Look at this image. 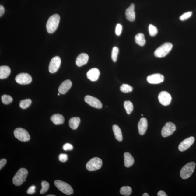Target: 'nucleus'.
Here are the masks:
<instances>
[{
  "mask_svg": "<svg viewBox=\"0 0 196 196\" xmlns=\"http://www.w3.org/2000/svg\"><path fill=\"white\" fill-rule=\"evenodd\" d=\"M60 20L59 15L55 14L52 15L49 18L46 24L47 31L49 33H52L57 30Z\"/></svg>",
  "mask_w": 196,
  "mask_h": 196,
  "instance_id": "f257e3e1",
  "label": "nucleus"
},
{
  "mask_svg": "<svg viewBox=\"0 0 196 196\" xmlns=\"http://www.w3.org/2000/svg\"><path fill=\"white\" fill-rule=\"evenodd\" d=\"M149 31L150 35L152 37L155 36L158 33L157 28L152 24H150L149 26Z\"/></svg>",
  "mask_w": 196,
  "mask_h": 196,
  "instance_id": "473e14b6",
  "label": "nucleus"
},
{
  "mask_svg": "<svg viewBox=\"0 0 196 196\" xmlns=\"http://www.w3.org/2000/svg\"><path fill=\"white\" fill-rule=\"evenodd\" d=\"M157 195L158 196H167L166 195V193L163 190H161V191H159L158 192L157 194Z\"/></svg>",
  "mask_w": 196,
  "mask_h": 196,
  "instance_id": "ea45409f",
  "label": "nucleus"
},
{
  "mask_svg": "<svg viewBox=\"0 0 196 196\" xmlns=\"http://www.w3.org/2000/svg\"><path fill=\"white\" fill-rule=\"evenodd\" d=\"M84 100L86 103L94 108L97 109L102 108L103 105L101 102L96 98L87 95L85 97Z\"/></svg>",
  "mask_w": 196,
  "mask_h": 196,
  "instance_id": "f8f14e48",
  "label": "nucleus"
},
{
  "mask_svg": "<svg viewBox=\"0 0 196 196\" xmlns=\"http://www.w3.org/2000/svg\"><path fill=\"white\" fill-rule=\"evenodd\" d=\"M121 91L124 93H128L132 91L133 88L132 86L127 84H123L120 86Z\"/></svg>",
  "mask_w": 196,
  "mask_h": 196,
  "instance_id": "c85d7f7f",
  "label": "nucleus"
},
{
  "mask_svg": "<svg viewBox=\"0 0 196 196\" xmlns=\"http://www.w3.org/2000/svg\"><path fill=\"white\" fill-rule=\"evenodd\" d=\"M51 120L55 125H59L63 124L65 122V118L63 116L59 114H54L51 117Z\"/></svg>",
  "mask_w": 196,
  "mask_h": 196,
  "instance_id": "412c9836",
  "label": "nucleus"
},
{
  "mask_svg": "<svg viewBox=\"0 0 196 196\" xmlns=\"http://www.w3.org/2000/svg\"><path fill=\"white\" fill-rule=\"evenodd\" d=\"M122 30V26L121 24H117L115 32L117 35L120 36L121 34Z\"/></svg>",
  "mask_w": 196,
  "mask_h": 196,
  "instance_id": "c9c22d12",
  "label": "nucleus"
},
{
  "mask_svg": "<svg viewBox=\"0 0 196 196\" xmlns=\"http://www.w3.org/2000/svg\"><path fill=\"white\" fill-rule=\"evenodd\" d=\"M15 137L22 142H27L30 139V135L26 130L21 128H17L14 131Z\"/></svg>",
  "mask_w": 196,
  "mask_h": 196,
  "instance_id": "0eeeda50",
  "label": "nucleus"
},
{
  "mask_svg": "<svg viewBox=\"0 0 196 196\" xmlns=\"http://www.w3.org/2000/svg\"><path fill=\"white\" fill-rule=\"evenodd\" d=\"M143 196H149V195L148 193H145L143 195Z\"/></svg>",
  "mask_w": 196,
  "mask_h": 196,
  "instance_id": "79ce46f5",
  "label": "nucleus"
},
{
  "mask_svg": "<svg viewBox=\"0 0 196 196\" xmlns=\"http://www.w3.org/2000/svg\"><path fill=\"white\" fill-rule=\"evenodd\" d=\"M192 15L191 11H189V12L185 13L180 17V19L181 21L185 20L190 18L191 16Z\"/></svg>",
  "mask_w": 196,
  "mask_h": 196,
  "instance_id": "72a5a7b5",
  "label": "nucleus"
},
{
  "mask_svg": "<svg viewBox=\"0 0 196 196\" xmlns=\"http://www.w3.org/2000/svg\"><path fill=\"white\" fill-rule=\"evenodd\" d=\"M59 161L62 163H65L68 159V156L67 154H61L59 156Z\"/></svg>",
  "mask_w": 196,
  "mask_h": 196,
  "instance_id": "f704fd0d",
  "label": "nucleus"
},
{
  "mask_svg": "<svg viewBox=\"0 0 196 196\" xmlns=\"http://www.w3.org/2000/svg\"><path fill=\"white\" fill-rule=\"evenodd\" d=\"M196 164L194 162H190L182 167L180 171V176L183 179H188L191 176L194 170Z\"/></svg>",
  "mask_w": 196,
  "mask_h": 196,
  "instance_id": "20e7f679",
  "label": "nucleus"
},
{
  "mask_svg": "<svg viewBox=\"0 0 196 196\" xmlns=\"http://www.w3.org/2000/svg\"><path fill=\"white\" fill-rule=\"evenodd\" d=\"M176 130V127L174 123L167 122L163 127L161 135L163 137H167L172 135Z\"/></svg>",
  "mask_w": 196,
  "mask_h": 196,
  "instance_id": "6e6552de",
  "label": "nucleus"
},
{
  "mask_svg": "<svg viewBox=\"0 0 196 196\" xmlns=\"http://www.w3.org/2000/svg\"><path fill=\"white\" fill-rule=\"evenodd\" d=\"M28 174V171L27 169L22 168L16 173L13 178L12 182L15 185L19 186L26 182V179Z\"/></svg>",
  "mask_w": 196,
  "mask_h": 196,
  "instance_id": "f03ea898",
  "label": "nucleus"
},
{
  "mask_svg": "<svg viewBox=\"0 0 196 196\" xmlns=\"http://www.w3.org/2000/svg\"><path fill=\"white\" fill-rule=\"evenodd\" d=\"M32 103L31 100L30 99H26L22 100L20 101L19 106L23 109H25L29 107Z\"/></svg>",
  "mask_w": 196,
  "mask_h": 196,
  "instance_id": "cd10ccee",
  "label": "nucleus"
},
{
  "mask_svg": "<svg viewBox=\"0 0 196 196\" xmlns=\"http://www.w3.org/2000/svg\"><path fill=\"white\" fill-rule=\"evenodd\" d=\"M148 127V121L146 119L144 118H141L138 124L139 134L142 135H144L146 133Z\"/></svg>",
  "mask_w": 196,
  "mask_h": 196,
  "instance_id": "2eb2a0df",
  "label": "nucleus"
},
{
  "mask_svg": "<svg viewBox=\"0 0 196 196\" xmlns=\"http://www.w3.org/2000/svg\"><path fill=\"white\" fill-rule=\"evenodd\" d=\"M41 184L42 188L40 190V193L43 194L48 191L49 187H50V184L46 181H43L41 182Z\"/></svg>",
  "mask_w": 196,
  "mask_h": 196,
  "instance_id": "c756f323",
  "label": "nucleus"
},
{
  "mask_svg": "<svg viewBox=\"0 0 196 196\" xmlns=\"http://www.w3.org/2000/svg\"><path fill=\"white\" fill-rule=\"evenodd\" d=\"M13 101V99L10 95H5L2 96V101L5 104H10Z\"/></svg>",
  "mask_w": 196,
  "mask_h": 196,
  "instance_id": "7c9ffc66",
  "label": "nucleus"
},
{
  "mask_svg": "<svg viewBox=\"0 0 196 196\" xmlns=\"http://www.w3.org/2000/svg\"><path fill=\"white\" fill-rule=\"evenodd\" d=\"M63 149L65 151H71L73 149V146L69 143H66L64 145L63 147Z\"/></svg>",
  "mask_w": 196,
  "mask_h": 196,
  "instance_id": "e433bc0d",
  "label": "nucleus"
},
{
  "mask_svg": "<svg viewBox=\"0 0 196 196\" xmlns=\"http://www.w3.org/2000/svg\"><path fill=\"white\" fill-rule=\"evenodd\" d=\"M113 131H114L115 137L117 140L118 141H122L123 137L121 130L120 129L119 127L116 125H114L113 126Z\"/></svg>",
  "mask_w": 196,
  "mask_h": 196,
  "instance_id": "5701e85b",
  "label": "nucleus"
},
{
  "mask_svg": "<svg viewBox=\"0 0 196 196\" xmlns=\"http://www.w3.org/2000/svg\"><path fill=\"white\" fill-rule=\"evenodd\" d=\"M5 12V9L2 5H0V16H1Z\"/></svg>",
  "mask_w": 196,
  "mask_h": 196,
  "instance_id": "a19ab883",
  "label": "nucleus"
},
{
  "mask_svg": "<svg viewBox=\"0 0 196 196\" xmlns=\"http://www.w3.org/2000/svg\"><path fill=\"white\" fill-rule=\"evenodd\" d=\"M72 86V82L69 80H66L60 85L59 86V92L60 93L65 94L70 89Z\"/></svg>",
  "mask_w": 196,
  "mask_h": 196,
  "instance_id": "a211bd4d",
  "label": "nucleus"
},
{
  "mask_svg": "<svg viewBox=\"0 0 196 196\" xmlns=\"http://www.w3.org/2000/svg\"><path fill=\"white\" fill-rule=\"evenodd\" d=\"M89 56L87 54H81L77 57L76 59V65L79 67L82 66L87 63Z\"/></svg>",
  "mask_w": 196,
  "mask_h": 196,
  "instance_id": "6ab92c4d",
  "label": "nucleus"
},
{
  "mask_svg": "<svg viewBox=\"0 0 196 196\" xmlns=\"http://www.w3.org/2000/svg\"><path fill=\"white\" fill-rule=\"evenodd\" d=\"M141 116H143V114L141 115Z\"/></svg>",
  "mask_w": 196,
  "mask_h": 196,
  "instance_id": "a18cd8bd",
  "label": "nucleus"
},
{
  "mask_svg": "<svg viewBox=\"0 0 196 196\" xmlns=\"http://www.w3.org/2000/svg\"><path fill=\"white\" fill-rule=\"evenodd\" d=\"M103 164L102 160L99 158L95 157L89 161L86 165L87 170L94 171L100 169Z\"/></svg>",
  "mask_w": 196,
  "mask_h": 196,
  "instance_id": "423d86ee",
  "label": "nucleus"
},
{
  "mask_svg": "<svg viewBox=\"0 0 196 196\" xmlns=\"http://www.w3.org/2000/svg\"><path fill=\"white\" fill-rule=\"evenodd\" d=\"M58 96H60V93H58Z\"/></svg>",
  "mask_w": 196,
  "mask_h": 196,
  "instance_id": "c03bdc74",
  "label": "nucleus"
},
{
  "mask_svg": "<svg viewBox=\"0 0 196 196\" xmlns=\"http://www.w3.org/2000/svg\"><path fill=\"white\" fill-rule=\"evenodd\" d=\"M100 72L99 69L93 68L89 70L86 74L87 78L92 82H95L99 79Z\"/></svg>",
  "mask_w": 196,
  "mask_h": 196,
  "instance_id": "f3484780",
  "label": "nucleus"
},
{
  "mask_svg": "<svg viewBox=\"0 0 196 196\" xmlns=\"http://www.w3.org/2000/svg\"><path fill=\"white\" fill-rule=\"evenodd\" d=\"M118 53L119 49L117 47H114L112 52V59L114 62H116L117 60Z\"/></svg>",
  "mask_w": 196,
  "mask_h": 196,
  "instance_id": "2f4dec72",
  "label": "nucleus"
},
{
  "mask_svg": "<svg viewBox=\"0 0 196 196\" xmlns=\"http://www.w3.org/2000/svg\"><path fill=\"white\" fill-rule=\"evenodd\" d=\"M7 163V160L5 159H2L0 161V169H1L5 166Z\"/></svg>",
  "mask_w": 196,
  "mask_h": 196,
  "instance_id": "58836bf2",
  "label": "nucleus"
},
{
  "mask_svg": "<svg viewBox=\"0 0 196 196\" xmlns=\"http://www.w3.org/2000/svg\"><path fill=\"white\" fill-rule=\"evenodd\" d=\"M55 195H47V196H55Z\"/></svg>",
  "mask_w": 196,
  "mask_h": 196,
  "instance_id": "37998d69",
  "label": "nucleus"
},
{
  "mask_svg": "<svg viewBox=\"0 0 196 196\" xmlns=\"http://www.w3.org/2000/svg\"><path fill=\"white\" fill-rule=\"evenodd\" d=\"M173 48V44L170 43L166 42L162 44L154 52V55L156 57L163 58L166 56Z\"/></svg>",
  "mask_w": 196,
  "mask_h": 196,
  "instance_id": "7ed1b4c3",
  "label": "nucleus"
},
{
  "mask_svg": "<svg viewBox=\"0 0 196 196\" xmlns=\"http://www.w3.org/2000/svg\"><path fill=\"white\" fill-rule=\"evenodd\" d=\"M158 99L159 103L163 106H167L170 104L172 99L170 94L166 91L160 92Z\"/></svg>",
  "mask_w": 196,
  "mask_h": 196,
  "instance_id": "9b49d317",
  "label": "nucleus"
},
{
  "mask_svg": "<svg viewBox=\"0 0 196 196\" xmlns=\"http://www.w3.org/2000/svg\"><path fill=\"white\" fill-rule=\"evenodd\" d=\"M61 59L59 56H56L51 60L49 66V71L51 73H55L59 69L61 64Z\"/></svg>",
  "mask_w": 196,
  "mask_h": 196,
  "instance_id": "9d476101",
  "label": "nucleus"
},
{
  "mask_svg": "<svg viewBox=\"0 0 196 196\" xmlns=\"http://www.w3.org/2000/svg\"><path fill=\"white\" fill-rule=\"evenodd\" d=\"M134 4H131L127 9L125 11V16L127 19L131 22H133L135 19V11Z\"/></svg>",
  "mask_w": 196,
  "mask_h": 196,
  "instance_id": "dca6fc26",
  "label": "nucleus"
},
{
  "mask_svg": "<svg viewBox=\"0 0 196 196\" xmlns=\"http://www.w3.org/2000/svg\"><path fill=\"white\" fill-rule=\"evenodd\" d=\"M54 184L60 191L66 195H69L72 194L73 193L72 188L67 183L57 180L54 182Z\"/></svg>",
  "mask_w": 196,
  "mask_h": 196,
  "instance_id": "39448f33",
  "label": "nucleus"
},
{
  "mask_svg": "<svg viewBox=\"0 0 196 196\" xmlns=\"http://www.w3.org/2000/svg\"><path fill=\"white\" fill-rule=\"evenodd\" d=\"M124 164L127 167H129L134 163V159L131 154L128 152H126L124 154Z\"/></svg>",
  "mask_w": 196,
  "mask_h": 196,
  "instance_id": "aec40b11",
  "label": "nucleus"
},
{
  "mask_svg": "<svg viewBox=\"0 0 196 196\" xmlns=\"http://www.w3.org/2000/svg\"><path fill=\"white\" fill-rule=\"evenodd\" d=\"M135 42L141 46H144L146 43L145 36L142 33H139L135 37Z\"/></svg>",
  "mask_w": 196,
  "mask_h": 196,
  "instance_id": "b1692460",
  "label": "nucleus"
},
{
  "mask_svg": "<svg viewBox=\"0 0 196 196\" xmlns=\"http://www.w3.org/2000/svg\"><path fill=\"white\" fill-rule=\"evenodd\" d=\"M36 186L33 185L30 186L27 190V193L29 194H32L35 193Z\"/></svg>",
  "mask_w": 196,
  "mask_h": 196,
  "instance_id": "4c0bfd02",
  "label": "nucleus"
},
{
  "mask_svg": "<svg viewBox=\"0 0 196 196\" xmlns=\"http://www.w3.org/2000/svg\"><path fill=\"white\" fill-rule=\"evenodd\" d=\"M10 73V68L7 66H2L0 67V79H3L7 78Z\"/></svg>",
  "mask_w": 196,
  "mask_h": 196,
  "instance_id": "4be33fe9",
  "label": "nucleus"
},
{
  "mask_svg": "<svg viewBox=\"0 0 196 196\" xmlns=\"http://www.w3.org/2000/svg\"><path fill=\"white\" fill-rule=\"evenodd\" d=\"M80 122V118L78 117L72 118L69 121V126L72 129L75 130L78 128Z\"/></svg>",
  "mask_w": 196,
  "mask_h": 196,
  "instance_id": "393cba45",
  "label": "nucleus"
},
{
  "mask_svg": "<svg viewBox=\"0 0 196 196\" xmlns=\"http://www.w3.org/2000/svg\"><path fill=\"white\" fill-rule=\"evenodd\" d=\"M16 80L18 83L20 84H28L31 82L32 78L28 73H22L17 75Z\"/></svg>",
  "mask_w": 196,
  "mask_h": 196,
  "instance_id": "1a4fd4ad",
  "label": "nucleus"
},
{
  "mask_svg": "<svg viewBox=\"0 0 196 196\" xmlns=\"http://www.w3.org/2000/svg\"><path fill=\"white\" fill-rule=\"evenodd\" d=\"M120 193L121 195L125 196H130L132 193V189L129 186H124L121 188Z\"/></svg>",
  "mask_w": 196,
  "mask_h": 196,
  "instance_id": "bb28decb",
  "label": "nucleus"
},
{
  "mask_svg": "<svg viewBox=\"0 0 196 196\" xmlns=\"http://www.w3.org/2000/svg\"><path fill=\"white\" fill-rule=\"evenodd\" d=\"M164 78L163 75L159 73H155L147 77V80L151 84H158L163 82Z\"/></svg>",
  "mask_w": 196,
  "mask_h": 196,
  "instance_id": "4468645a",
  "label": "nucleus"
},
{
  "mask_svg": "<svg viewBox=\"0 0 196 196\" xmlns=\"http://www.w3.org/2000/svg\"><path fill=\"white\" fill-rule=\"evenodd\" d=\"M124 105L127 114H131L133 110L132 103L129 101H125L124 102Z\"/></svg>",
  "mask_w": 196,
  "mask_h": 196,
  "instance_id": "a878e982",
  "label": "nucleus"
},
{
  "mask_svg": "<svg viewBox=\"0 0 196 196\" xmlns=\"http://www.w3.org/2000/svg\"><path fill=\"white\" fill-rule=\"evenodd\" d=\"M194 141L195 138L193 137H190L184 139L179 145V150L180 152H184L188 149L194 144Z\"/></svg>",
  "mask_w": 196,
  "mask_h": 196,
  "instance_id": "ddd939ff",
  "label": "nucleus"
}]
</instances>
